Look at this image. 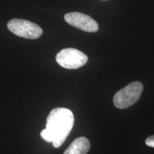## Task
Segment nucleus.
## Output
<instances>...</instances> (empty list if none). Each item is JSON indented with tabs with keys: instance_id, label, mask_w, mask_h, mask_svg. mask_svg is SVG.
Instances as JSON below:
<instances>
[{
	"instance_id": "obj_1",
	"label": "nucleus",
	"mask_w": 154,
	"mask_h": 154,
	"mask_svg": "<svg viewBox=\"0 0 154 154\" xmlns=\"http://www.w3.org/2000/svg\"><path fill=\"white\" fill-rule=\"evenodd\" d=\"M74 124L73 113L66 108H56L47 117L46 128L40 133L41 137L54 148H59L68 137Z\"/></svg>"
},
{
	"instance_id": "obj_2",
	"label": "nucleus",
	"mask_w": 154,
	"mask_h": 154,
	"mask_svg": "<svg viewBox=\"0 0 154 154\" xmlns=\"http://www.w3.org/2000/svg\"><path fill=\"white\" fill-rule=\"evenodd\" d=\"M143 90V84L140 82L130 83L113 96V103L115 106L120 109L131 106L139 99Z\"/></svg>"
},
{
	"instance_id": "obj_3",
	"label": "nucleus",
	"mask_w": 154,
	"mask_h": 154,
	"mask_svg": "<svg viewBox=\"0 0 154 154\" xmlns=\"http://www.w3.org/2000/svg\"><path fill=\"white\" fill-rule=\"evenodd\" d=\"M7 28L15 35L29 39L39 38L43 33L42 29L37 24L22 19H11L7 24Z\"/></svg>"
},
{
	"instance_id": "obj_4",
	"label": "nucleus",
	"mask_w": 154,
	"mask_h": 154,
	"mask_svg": "<svg viewBox=\"0 0 154 154\" xmlns=\"http://www.w3.org/2000/svg\"><path fill=\"white\" fill-rule=\"evenodd\" d=\"M57 62L67 69H76L86 64L88 57L79 50L67 48L61 50L56 56Z\"/></svg>"
},
{
	"instance_id": "obj_5",
	"label": "nucleus",
	"mask_w": 154,
	"mask_h": 154,
	"mask_svg": "<svg viewBox=\"0 0 154 154\" xmlns=\"http://www.w3.org/2000/svg\"><path fill=\"white\" fill-rule=\"evenodd\" d=\"M65 21L74 27L86 32H96L99 30L97 22L91 17L80 12H69L65 14Z\"/></svg>"
},
{
	"instance_id": "obj_6",
	"label": "nucleus",
	"mask_w": 154,
	"mask_h": 154,
	"mask_svg": "<svg viewBox=\"0 0 154 154\" xmlns=\"http://www.w3.org/2000/svg\"><path fill=\"white\" fill-rule=\"evenodd\" d=\"M91 144L85 137H79L75 139L67 148L63 154H87Z\"/></svg>"
},
{
	"instance_id": "obj_7",
	"label": "nucleus",
	"mask_w": 154,
	"mask_h": 154,
	"mask_svg": "<svg viewBox=\"0 0 154 154\" xmlns=\"http://www.w3.org/2000/svg\"><path fill=\"white\" fill-rule=\"evenodd\" d=\"M146 144L150 147L154 148V135L148 137L146 140Z\"/></svg>"
}]
</instances>
